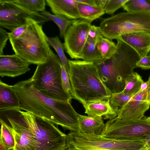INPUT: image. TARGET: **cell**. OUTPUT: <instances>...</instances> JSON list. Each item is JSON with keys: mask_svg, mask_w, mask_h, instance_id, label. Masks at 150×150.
<instances>
[{"mask_svg": "<svg viewBox=\"0 0 150 150\" xmlns=\"http://www.w3.org/2000/svg\"><path fill=\"white\" fill-rule=\"evenodd\" d=\"M12 86L19 98L21 110L70 132H79V114L70 101L54 99L42 94L34 87L30 79Z\"/></svg>", "mask_w": 150, "mask_h": 150, "instance_id": "cell-1", "label": "cell"}, {"mask_svg": "<svg viewBox=\"0 0 150 150\" xmlns=\"http://www.w3.org/2000/svg\"><path fill=\"white\" fill-rule=\"evenodd\" d=\"M69 63L72 98L83 105L109 100L112 93L102 81L94 62L69 59Z\"/></svg>", "mask_w": 150, "mask_h": 150, "instance_id": "cell-2", "label": "cell"}, {"mask_svg": "<svg viewBox=\"0 0 150 150\" xmlns=\"http://www.w3.org/2000/svg\"><path fill=\"white\" fill-rule=\"evenodd\" d=\"M117 49L109 59L94 62L104 83L111 93L122 91L126 80L134 72L140 57L133 48L120 38Z\"/></svg>", "mask_w": 150, "mask_h": 150, "instance_id": "cell-3", "label": "cell"}, {"mask_svg": "<svg viewBox=\"0 0 150 150\" xmlns=\"http://www.w3.org/2000/svg\"><path fill=\"white\" fill-rule=\"evenodd\" d=\"M28 26L18 37L9 39L15 54L30 64L38 65L49 58L51 48L42 25L31 18L27 19Z\"/></svg>", "mask_w": 150, "mask_h": 150, "instance_id": "cell-4", "label": "cell"}, {"mask_svg": "<svg viewBox=\"0 0 150 150\" xmlns=\"http://www.w3.org/2000/svg\"><path fill=\"white\" fill-rule=\"evenodd\" d=\"M62 64L57 55L51 49L49 59L37 65L30 79L34 87L42 94L54 99L71 102V95L65 90L62 82Z\"/></svg>", "mask_w": 150, "mask_h": 150, "instance_id": "cell-5", "label": "cell"}, {"mask_svg": "<svg viewBox=\"0 0 150 150\" xmlns=\"http://www.w3.org/2000/svg\"><path fill=\"white\" fill-rule=\"evenodd\" d=\"M67 148L71 150L101 149L106 150H144L143 140L109 138L79 132H70L66 136Z\"/></svg>", "mask_w": 150, "mask_h": 150, "instance_id": "cell-6", "label": "cell"}, {"mask_svg": "<svg viewBox=\"0 0 150 150\" xmlns=\"http://www.w3.org/2000/svg\"><path fill=\"white\" fill-rule=\"evenodd\" d=\"M99 27L103 37L111 40L127 33L150 32V13H119L103 19Z\"/></svg>", "mask_w": 150, "mask_h": 150, "instance_id": "cell-7", "label": "cell"}, {"mask_svg": "<svg viewBox=\"0 0 150 150\" xmlns=\"http://www.w3.org/2000/svg\"><path fill=\"white\" fill-rule=\"evenodd\" d=\"M23 117L35 139V150H64L67 148V135L52 123L21 110Z\"/></svg>", "mask_w": 150, "mask_h": 150, "instance_id": "cell-8", "label": "cell"}, {"mask_svg": "<svg viewBox=\"0 0 150 150\" xmlns=\"http://www.w3.org/2000/svg\"><path fill=\"white\" fill-rule=\"evenodd\" d=\"M101 136L119 139L144 140L150 135V119L144 116L137 120L121 119L115 118L105 124Z\"/></svg>", "mask_w": 150, "mask_h": 150, "instance_id": "cell-9", "label": "cell"}, {"mask_svg": "<svg viewBox=\"0 0 150 150\" xmlns=\"http://www.w3.org/2000/svg\"><path fill=\"white\" fill-rule=\"evenodd\" d=\"M20 109L0 110V124L8 129L15 142V150H35L36 141Z\"/></svg>", "mask_w": 150, "mask_h": 150, "instance_id": "cell-10", "label": "cell"}, {"mask_svg": "<svg viewBox=\"0 0 150 150\" xmlns=\"http://www.w3.org/2000/svg\"><path fill=\"white\" fill-rule=\"evenodd\" d=\"M28 18L33 19L40 24L50 21L40 13L28 10L13 4L10 0H0V27L11 32L26 24Z\"/></svg>", "mask_w": 150, "mask_h": 150, "instance_id": "cell-11", "label": "cell"}, {"mask_svg": "<svg viewBox=\"0 0 150 150\" xmlns=\"http://www.w3.org/2000/svg\"><path fill=\"white\" fill-rule=\"evenodd\" d=\"M91 22L83 19L73 20L66 30L63 43L66 52L72 59H81V54L88 37Z\"/></svg>", "mask_w": 150, "mask_h": 150, "instance_id": "cell-12", "label": "cell"}, {"mask_svg": "<svg viewBox=\"0 0 150 150\" xmlns=\"http://www.w3.org/2000/svg\"><path fill=\"white\" fill-rule=\"evenodd\" d=\"M146 91H140L118 110L117 117L121 119L137 120L144 116L150 108Z\"/></svg>", "mask_w": 150, "mask_h": 150, "instance_id": "cell-13", "label": "cell"}, {"mask_svg": "<svg viewBox=\"0 0 150 150\" xmlns=\"http://www.w3.org/2000/svg\"><path fill=\"white\" fill-rule=\"evenodd\" d=\"M30 64L18 55H0V76L15 77L30 70Z\"/></svg>", "mask_w": 150, "mask_h": 150, "instance_id": "cell-14", "label": "cell"}, {"mask_svg": "<svg viewBox=\"0 0 150 150\" xmlns=\"http://www.w3.org/2000/svg\"><path fill=\"white\" fill-rule=\"evenodd\" d=\"M118 38L135 50L140 58L146 56L150 49V32H133Z\"/></svg>", "mask_w": 150, "mask_h": 150, "instance_id": "cell-15", "label": "cell"}, {"mask_svg": "<svg viewBox=\"0 0 150 150\" xmlns=\"http://www.w3.org/2000/svg\"><path fill=\"white\" fill-rule=\"evenodd\" d=\"M46 1L54 15L63 16L69 20L81 19L77 8L78 2L75 0H46Z\"/></svg>", "mask_w": 150, "mask_h": 150, "instance_id": "cell-16", "label": "cell"}, {"mask_svg": "<svg viewBox=\"0 0 150 150\" xmlns=\"http://www.w3.org/2000/svg\"><path fill=\"white\" fill-rule=\"evenodd\" d=\"M85 113L91 117H100L103 119H112L117 113L111 107L109 100H99L83 105Z\"/></svg>", "mask_w": 150, "mask_h": 150, "instance_id": "cell-17", "label": "cell"}, {"mask_svg": "<svg viewBox=\"0 0 150 150\" xmlns=\"http://www.w3.org/2000/svg\"><path fill=\"white\" fill-rule=\"evenodd\" d=\"M18 96L12 86L0 80V110L20 109Z\"/></svg>", "mask_w": 150, "mask_h": 150, "instance_id": "cell-18", "label": "cell"}, {"mask_svg": "<svg viewBox=\"0 0 150 150\" xmlns=\"http://www.w3.org/2000/svg\"><path fill=\"white\" fill-rule=\"evenodd\" d=\"M79 132L86 134L100 135L105 124L100 117H91L79 114Z\"/></svg>", "mask_w": 150, "mask_h": 150, "instance_id": "cell-19", "label": "cell"}, {"mask_svg": "<svg viewBox=\"0 0 150 150\" xmlns=\"http://www.w3.org/2000/svg\"><path fill=\"white\" fill-rule=\"evenodd\" d=\"M81 59L87 62H96L102 59L96 42L88 37L81 54Z\"/></svg>", "mask_w": 150, "mask_h": 150, "instance_id": "cell-20", "label": "cell"}, {"mask_svg": "<svg viewBox=\"0 0 150 150\" xmlns=\"http://www.w3.org/2000/svg\"><path fill=\"white\" fill-rule=\"evenodd\" d=\"M77 8L81 18L91 23L105 13L104 9L97 6H93L78 3Z\"/></svg>", "mask_w": 150, "mask_h": 150, "instance_id": "cell-21", "label": "cell"}, {"mask_svg": "<svg viewBox=\"0 0 150 150\" xmlns=\"http://www.w3.org/2000/svg\"><path fill=\"white\" fill-rule=\"evenodd\" d=\"M98 49L102 59L105 60L110 59L115 53L117 45L113 41L108 38L101 36L96 42Z\"/></svg>", "mask_w": 150, "mask_h": 150, "instance_id": "cell-22", "label": "cell"}, {"mask_svg": "<svg viewBox=\"0 0 150 150\" xmlns=\"http://www.w3.org/2000/svg\"><path fill=\"white\" fill-rule=\"evenodd\" d=\"M122 7L128 12L150 13V0H128Z\"/></svg>", "mask_w": 150, "mask_h": 150, "instance_id": "cell-23", "label": "cell"}, {"mask_svg": "<svg viewBox=\"0 0 150 150\" xmlns=\"http://www.w3.org/2000/svg\"><path fill=\"white\" fill-rule=\"evenodd\" d=\"M144 82L141 76L134 72L126 81L123 92L133 97L140 91V86Z\"/></svg>", "mask_w": 150, "mask_h": 150, "instance_id": "cell-24", "label": "cell"}, {"mask_svg": "<svg viewBox=\"0 0 150 150\" xmlns=\"http://www.w3.org/2000/svg\"><path fill=\"white\" fill-rule=\"evenodd\" d=\"M11 1L28 10L39 13L45 10L46 0H13Z\"/></svg>", "mask_w": 150, "mask_h": 150, "instance_id": "cell-25", "label": "cell"}, {"mask_svg": "<svg viewBox=\"0 0 150 150\" xmlns=\"http://www.w3.org/2000/svg\"><path fill=\"white\" fill-rule=\"evenodd\" d=\"M40 13L50 21L51 20L55 23L59 28L60 37L63 38L66 30L71 23L73 20H69L62 16L52 14L46 10Z\"/></svg>", "mask_w": 150, "mask_h": 150, "instance_id": "cell-26", "label": "cell"}, {"mask_svg": "<svg viewBox=\"0 0 150 150\" xmlns=\"http://www.w3.org/2000/svg\"><path fill=\"white\" fill-rule=\"evenodd\" d=\"M48 42L57 52L62 64L67 69L68 72L69 71V59L65 55L63 45L57 36L53 37H48Z\"/></svg>", "mask_w": 150, "mask_h": 150, "instance_id": "cell-27", "label": "cell"}, {"mask_svg": "<svg viewBox=\"0 0 150 150\" xmlns=\"http://www.w3.org/2000/svg\"><path fill=\"white\" fill-rule=\"evenodd\" d=\"M132 97L122 91L112 93L108 100L111 107L117 114L119 109L127 103Z\"/></svg>", "mask_w": 150, "mask_h": 150, "instance_id": "cell-28", "label": "cell"}, {"mask_svg": "<svg viewBox=\"0 0 150 150\" xmlns=\"http://www.w3.org/2000/svg\"><path fill=\"white\" fill-rule=\"evenodd\" d=\"M1 125L0 141L7 150L14 149L15 142L14 137L10 130L2 124Z\"/></svg>", "mask_w": 150, "mask_h": 150, "instance_id": "cell-29", "label": "cell"}, {"mask_svg": "<svg viewBox=\"0 0 150 150\" xmlns=\"http://www.w3.org/2000/svg\"><path fill=\"white\" fill-rule=\"evenodd\" d=\"M128 0H107L103 9L105 13L113 15L118 9L122 7Z\"/></svg>", "mask_w": 150, "mask_h": 150, "instance_id": "cell-30", "label": "cell"}, {"mask_svg": "<svg viewBox=\"0 0 150 150\" xmlns=\"http://www.w3.org/2000/svg\"><path fill=\"white\" fill-rule=\"evenodd\" d=\"M61 71L63 85L67 91L70 93L71 88L69 74L66 68L62 64L61 65Z\"/></svg>", "mask_w": 150, "mask_h": 150, "instance_id": "cell-31", "label": "cell"}, {"mask_svg": "<svg viewBox=\"0 0 150 150\" xmlns=\"http://www.w3.org/2000/svg\"><path fill=\"white\" fill-rule=\"evenodd\" d=\"M9 40L8 33L3 28L0 27V55H3V50Z\"/></svg>", "mask_w": 150, "mask_h": 150, "instance_id": "cell-32", "label": "cell"}, {"mask_svg": "<svg viewBox=\"0 0 150 150\" xmlns=\"http://www.w3.org/2000/svg\"><path fill=\"white\" fill-rule=\"evenodd\" d=\"M102 36H103L99 27L92 25L88 32V37L94 40L97 42Z\"/></svg>", "mask_w": 150, "mask_h": 150, "instance_id": "cell-33", "label": "cell"}, {"mask_svg": "<svg viewBox=\"0 0 150 150\" xmlns=\"http://www.w3.org/2000/svg\"><path fill=\"white\" fill-rule=\"evenodd\" d=\"M28 25L27 23L20 27H18L12 31L8 33L9 39H15L18 37L25 31Z\"/></svg>", "mask_w": 150, "mask_h": 150, "instance_id": "cell-34", "label": "cell"}, {"mask_svg": "<svg viewBox=\"0 0 150 150\" xmlns=\"http://www.w3.org/2000/svg\"><path fill=\"white\" fill-rule=\"evenodd\" d=\"M136 66L143 69H150V56L146 55L141 58L137 63Z\"/></svg>", "mask_w": 150, "mask_h": 150, "instance_id": "cell-35", "label": "cell"}, {"mask_svg": "<svg viewBox=\"0 0 150 150\" xmlns=\"http://www.w3.org/2000/svg\"><path fill=\"white\" fill-rule=\"evenodd\" d=\"M77 2L86 5L97 6L95 0H75Z\"/></svg>", "mask_w": 150, "mask_h": 150, "instance_id": "cell-36", "label": "cell"}, {"mask_svg": "<svg viewBox=\"0 0 150 150\" xmlns=\"http://www.w3.org/2000/svg\"><path fill=\"white\" fill-rule=\"evenodd\" d=\"M97 6L103 9L107 0H95Z\"/></svg>", "mask_w": 150, "mask_h": 150, "instance_id": "cell-37", "label": "cell"}, {"mask_svg": "<svg viewBox=\"0 0 150 150\" xmlns=\"http://www.w3.org/2000/svg\"><path fill=\"white\" fill-rule=\"evenodd\" d=\"M143 141L145 147L147 149H150V135L145 136Z\"/></svg>", "mask_w": 150, "mask_h": 150, "instance_id": "cell-38", "label": "cell"}, {"mask_svg": "<svg viewBox=\"0 0 150 150\" xmlns=\"http://www.w3.org/2000/svg\"><path fill=\"white\" fill-rule=\"evenodd\" d=\"M147 82L148 83V87L146 90L147 93V99L148 101L150 102V75Z\"/></svg>", "mask_w": 150, "mask_h": 150, "instance_id": "cell-39", "label": "cell"}, {"mask_svg": "<svg viewBox=\"0 0 150 150\" xmlns=\"http://www.w3.org/2000/svg\"><path fill=\"white\" fill-rule=\"evenodd\" d=\"M148 87V83L146 82H143L141 84L140 91H146Z\"/></svg>", "mask_w": 150, "mask_h": 150, "instance_id": "cell-40", "label": "cell"}, {"mask_svg": "<svg viewBox=\"0 0 150 150\" xmlns=\"http://www.w3.org/2000/svg\"><path fill=\"white\" fill-rule=\"evenodd\" d=\"M106 150L103 149H85V150Z\"/></svg>", "mask_w": 150, "mask_h": 150, "instance_id": "cell-41", "label": "cell"}, {"mask_svg": "<svg viewBox=\"0 0 150 150\" xmlns=\"http://www.w3.org/2000/svg\"><path fill=\"white\" fill-rule=\"evenodd\" d=\"M147 55L150 56V49L149 50L147 54Z\"/></svg>", "mask_w": 150, "mask_h": 150, "instance_id": "cell-42", "label": "cell"}, {"mask_svg": "<svg viewBox=\"0 0 150 150\" xmlns=\"http://www.w3.org/2000/svg\"><path fill=\"white\" fill-rule=\"evenodd\" d=\"M144 150H150V149H146Z\"/></svg>", "mask_w": 150, "mask_h": 150, "instance_id": "cell-43", "label": "cell"}, {"mask_svg": "<svg viewBox=\"0 0 150 150\" xmlns=\"http://www.w3.org/2000/svg\"><path fill=\"white\" fill-rule=\"evenodd\" d=\"M8 150H15V149H8Z\"/></svg>", "mask_w": 150, "mask_h": 150, "instance_id": "cell-44", "label": "cell"}, {"mask_svg": "<svg viewBox=\"0 0 150 150\" xmlns=\"http://www.w3.org/2000/svg\"><path fill=\"white\" fill-rule=\"evenodd\" d=\"M64 150H69V149H68L67 148L66 149H64Z\"/></svg>", "mask_w": 150, "mask_h": 150, "instance_id": "cell-45", "label": "cell"}, {"mask_svg": "<svg viewBox=\"0 0 150 150\" xmlns=\"http://www.w3.org/2000/svg\"><path fill=\"white\" fill-rule=\"evenodd\" d=\"M149 118H150V117H149Z\"/></svg>", "mask_w": 150, "mask_h": 150, "instance_id": "cell-46", "label": "cell"}, {"mask_svg": "<svg viewBox=\"0 0 150 150\" xmlns=\"http://www.w3.org/2000/svg\"></svg>", "mask_w": 150, "mask_h": 150, "instance_id": "cell-47", "label": "cell"}]
</instances>
